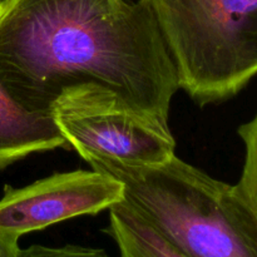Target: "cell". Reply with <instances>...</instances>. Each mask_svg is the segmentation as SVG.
Wrapping results in <instances>:
<instances>
[{"label": "cell", "instance_id": "6da1fadb", "mask_svg": "<svg viewBox=\"0 0 257 257\" xmlns=\"http://www.w3.org/2000/svg\"><path fill=\"white\" fill-rule=\"evenodd\" d=\"M0 83L43 114L64 89L94 83L168 125L180 90L143 0H0Z\"/></svg>", "mask_w": 257, "mask_h": 257}, {"label": "cell", "instance_id": "7a4b0ae2", "mask_svg": "<svg viewBox=\"0 0 257 257\" xmlns=\"http://www.w3.org/2000/svg\"><path fill=\"white\" fill-rule=\"evenodd\" d=\"M124 187V201L188 257H257V218L235 185L177 156L160 165H127L79 153Z\"/></svg>", "mask_w": 257, "mask_h": 257}, {"label": "cell", "instance_id": "3957f363", "mask_svg": "<svg viewBox=\"0 0 257 257\" xmlns=\"http://www.w3.org/2000/svg\"><path fill=\"white\" fill-rule=\"evenodd\" d=\"M143 2L196 104L226 102L257 75V0Z\"/></svg>", "mask_w": 257, "mask_h": 257}, {"label": "cell", "instance_id": "277c9868", "mask_svg": "<svg viewBox=\"0 0 257 257\" xmlns=\"http://www.w3.org/2000/svg\"><path fill=\"white\" fill-rule=\"evenodd\" d=\"M77 153L92 152L127 165H160L176 155L168 124L140 112L113 90L83 83L63 90L50 109Z\"/></svg>", "mask_w": 257, "mask_h": 257}, {"label": "cell", "instance_id": "5b68a950", "mask_svg": "<svg viewBox=\"0 0 257 257\" xmlns=\"http://www.w3.org/2000/svg\"><path fill=\"white\" fill-rule=\"evenodd\" d=\"M123 200L122 182L93 168L54 173L23 187L5 186L0 235L19 241L63 221L98 215Z\"/></svg>", "mask_w": 257, "mask_h": 257}, {"label": "cell", "instance_id": "8992f818", "mask_svg": "<svg viewBox=\"0 0 257 257\" xmlns=\"http://www.w3.org/2000/svg\"><path fill=\"white\" fill-rule=\"evenodd\" d=\"M68 148L52 114L34 113L15 102L0 83V171L34 153Z\"/></svg>", "mask_w": 257, "mask_h": 257}, {"label": "cell", "instance_id": "52a82bcc", "mask_svg": "<svg viewBox=\"0 0 257 257\" xmlns=\"http://www.w3.org/2000/svg\"><path fill=\"white\" fill-rule=\"evenodd\" d=\"M108 211L109 226L104 232L113 238L120 257H188L124 200Z\"/></svg>", "mask_w": 257, "mask_h": 257}, {"label": "cell", "instance_id": "ba28073f", "mask_svg": "<svg viewBox=\"0 0 257 257\" xmlns=\"http://www.w3.org/2000/svg\"><path fill=\"white\" fill-rule=\"evenodd\" d=\"M243 143L245 157L241 176L235 187L257 218V113L237 130Z\"/></svg>", "mask_w": 257, "mask_h": 257}, {"label": "cell", "instance_id": "9c48e42d", "mask_svg": "<svg viewBox=\"0 0 257 257\" xmlns=\"http://www.w3.org/2000/svg\"><path fill=\"white\" fill-rule=\"evenodd\" d=\"M18 257H110L103 248L85 247L79 245L44 246L32 245L20 248Z\"/></svg>", "mask_w": 257, "mask_h": 257}, {"label": "cell", "instance_id": "30bf717a", "mask_svg": "<svg viewBox=\"0 0 257 257\" xmlns=\"http://www.w3.org/2000/svg\"><path fill=\"white\" fill-rule=\"evenodd\" d=\"M19 241L0 235V257H18Z\"/></svg>", "mask_w": 257, "mask_h": 257}]
</instances>
